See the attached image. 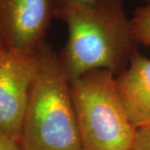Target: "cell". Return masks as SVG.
Instances as JSON below:
<instances>
[{
	"label": "cell",
	"instance_id": "obj_12",
	"mask_svg": "<svg viewBox=\"0 0 150 150\" xmlns=\"http://www.w3.org/2000/svg\"><path fill=\"white\" fill-rule=\"evenodd\" d=\"M145 1H148V2L150 4V0H145Z\"/></svg>",
	"mask_w": 150,
	"mask_h": 150
},
{
	"label": "cell",
	"instance_id": "obj_10",
	"mask_svg": "<svg viewBox=\"0 0 150 150\" xmlns=\"http://www.w3.org/2000/svg\"><path fill=\"white\" fill-rule=\"evenodd\" d=\"M98 0H56L57 3V8L66 5H72V4H89L95 3Z\"/></svg>",
	"mask_w": 150,
	"mask_h": 150
},
{
	"label": "cell",
	"instance_id": "obj_5",
	"mask_svg": "<svg viewBox=\"0 0 150 150\" xmlns=\"http://www.w3.org/2000/svg\"><path fill=\"white\" fill-rule=\"evenodd\" d=\"M56 11V0H0V43L7 52L38 51Z\"/></svg>",
	"mask_w": 150,
	"mask_h": 150
},
{
	"label": "cell",
	"instance_id": "obj_3",
	"mask_svg": "<svg viewBox=\"0 0 150 150\" xmlns=\"http://www.w3.org/2000/svg\"><path fill=\"white\" fill-rule=\"evenodd\" d=\"M70 88L83 150H132L138 130L123 109L114 73L91 71Z\"/></svg>",
	"mask_w": 150,
	"mask_h": 150
},
{
	"label": "cell",
	"instance_id": "obj_9",
	"mask_svg": "<svg viewBox=\"0 0 150 150\" xmlns=\"http://www.w3.org/2000/svg\"><path fill=\"white\" fill-rule=\"evenodd\" d=\"M0 150H23L19 143L0 133Z\"/></svg>",
	"mask_w": 150,
	"mask_h": 150
},
{
	"label": "cell",
	"instance_id": "obj_7",
	"mask_svg": "<svg viewBox=\"0 0 150 150\" xmlns=\"http://www.w3.org/2000/svg\"><path fill=\"white\" fill-rule=\"evenodd\" d=\"M131 22L137 43L150 47V4L136 8Z\"/></svg>",
	"mask_w": 150,
	"mask_h": 150
},
{
	"label": "cell",
	"instance_id": "obj_1",
	"mask_svg": "<svg viewBox=\"0 0 150 150\" xmlns=\"http://www.w3.org/2000/svg\"><path fill=\"white\" fill-rule=\"evenodd\" d=\"M56 18L68 28L59 60L69 83L94 70L115 74L137 51L139 43L123 0L63 6L57 8Z\"/></svg>",
	"mask_w": 150,
	"mask_h": 150
},
{
	"label": "cell",
	"instance_id": "obj_2",
	"mask_svg": "<svg viewBox=\"0 0 150 150\" xmlns=\"http://www.w3.org/2000/svg\"><path fill=\"white\" fill-rule=\"evenodd\" d=\"M19 144L23 150H83L69 81L46 43L39 48Z\"/></svg>",
	"mask_w": 150,
	"mask_h": 150
},
{
	"label": "cell",
	"instance_id": "obj_6",
	"mask_svg": "<svg viewBox=\"0 0 150 150\" xmlns=\"http://www.w3.org/2000/svg\"><path fill=\"white\" fill-rule=\"evenodd\" d=\"M129 66L115 77L123 109L135 129L150 127V59L137 50Z\"/></svg>",
	"mask_w": 150,
	"mask_h": 150
},
{
	"label": "cell",
	"instance_id": "obj_8",
	"mask_svg": "<svg viewBox=\"0 0 150 150\" xmlns=\"http://www.w3.org/2000/svg\"><path fill=\"white\" fill-rule=\"evenodd\" d=\"M132 150H150V127L138 129Z\"/></svg>",
	"mask_w": 150,
	"mask_h": 150
},
{
	"label": "cell",
	"instance_id": "obj_4",
	"mask_svg": "<svg viewBox=\"0 0 150 150\" xmlns=\"http://www.w3.org/2000/svg\"><path fill=\"white\" fill-rule=\"evenodd\" d=\"M38 63L39 49L7 52L0 63V133L18 143Z\"/></svg>",
	"mask_w": 150,
	"mask_h": 150
},
{
	"label": "cell",
	"instance_id": "obj_11",
	"mask_svg": "<svg viewBox=\"0 0 150 150\" xmlns=\"http://www.w3.org/2000/svg\"><path fill=\"white\" fill-rule=\"evenodd\" d=\"M6 54H7V51H6L5 48H4V46L0 43V63L3 61V59H4Z\"/></svg>",
	"mask_w": 150,
	"mask_h": 150
}]
</instances>
